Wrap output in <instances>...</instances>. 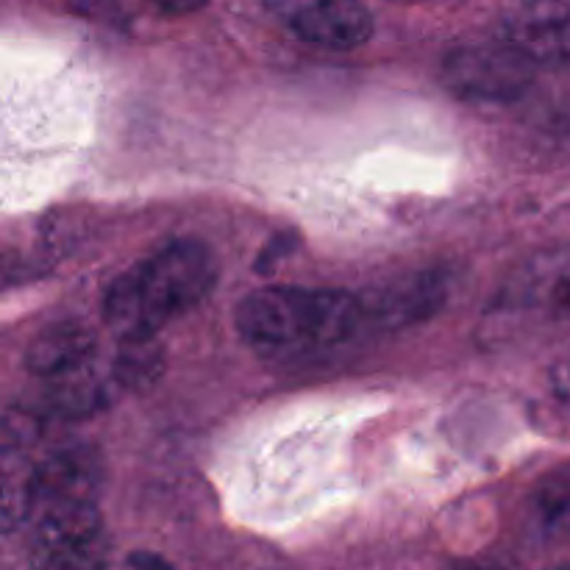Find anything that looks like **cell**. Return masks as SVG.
Listing matches in <instances>:
<instances>
[{
  "label": "cell",
  "instance_id": "cell-1",
  "mask_svg": "<svg viewBox=\"0 0 570 570\" xmlns=\"http://www.w3.org/2000/svg\"><path fill=\"white\" fill-rule=\"evenodd\" d=\"M217 282V259L200 239H176L115 278L104 317L120 340H154L198 306Z\"/></svg>",
  "mask_w": 570,
  "mask_h": 570
},
{
  "label": "cell",
  "instance_id": "cell-2",
  "mask_svg": "<svg viewBox=\"0 0 570 570\" xmlns=\"http://www.w3.org/2000/svg\"><path fill=\"white\" fill-rule=\"evenodd\" d=\"M362 321V298L345 289L265 287L237 306L239 334L262 351L328 348L354 337Z\"/></svg>",
  "mask_w": 570,
  "mask_h": 570
},
{
  "label": "cell",
  "instance_id": "cell-3",
  "mask_svg": "<svg viewBox=\"0 0 570 570\" xmlns=\"http://www.w3.org/2000/svg\"><path fill=\"white\" fill-rule=\"evenodd\" d=\"M31 521L33 570H106L109 543L98 501H45Z\"/></svg>",
  "mask_w": 570,
  "mask_h": 570
},
{
  "label": "cell",
  "instance_id": "cell-4",
  "mask_svg": "<svg viewBox=\"0 0 570 570\" xmlns=\"http://www.w3.org/2000/svg\"><path fill=\"white\" fill-rule=\"evenodd\" d=\"M534 67L507 39L465 45L445 56L443 83L462 100L473 104H512L523 98L534 81Z\"/></svg>",
  "mask_w": 570,
  "mask_h": 570
},
{
  "label": "cell",
  "instance_id": "cell-5",
  "mask_svg": "<svg viewBox=\"0 0 570 570\" xmlns=\"http://www.w3.org/2000/svg\"><path fill=\"white\" fill-rule=\"evenodd\" d=\"M273 14L321 48L354 50L373 37V14L362 0H267Z\"/></svg>",
  "mask_w": 570,
  "mask_h": 570
},
{
  "label": "cell",
  "instance_id": "cell-6",
  "mask_svg": "<svg viewBox=\"0 0 570 570\" xmlns=\"http://www.w3.org/2000/svg\"><path fill=\"white\" fill-rule=\"evenodd\" d=\"M504 39L532 65L570 67V3L568 0H518L504 17Z\"/></svg>",
  "mask_w": 570,
  "mask_h": 570
},
{
  "label": "cell",
  "instance_id": "cell-7",
  "mask_svg": "<svg viewBox=\"0 0 570 570\" xmlns=\"http://www.w3.org/2000/svg\"><path fill=\"white\" fill-rule=\"evenodd\" d=\"M39 504L45 501H98L104 468L95 449L65 445L37 465ZM37 504V507H39Z\"/></svg>",
  "mask_w": 570,
  "mask_h": 570
},
{
  "label": "cell",
  "instance_id": "cell-8",
  "mask_svg": "<svg viewBox=\"0 0 570 570\" xmlns=\"http://www.w3.org/2000/svg\"><path fill=\"white\" fill-rule=\"evenodd\" d=\"M95 348H98V340H95L92 328H87L83 323H53L31 340L26 351V367L33 376L48 382V379L67 376V373L92 365Z\"/></svg>",
  "mask_w": 570,
  "mask_h": 570
},
{
  "label": "cell",
  "instance_id": "cell-9",
  "mask_svg": "<svg viewBox=\"0 0 570 570\" xmlns=\"http://www.w3.org/2000/svg\"><path fill=\"white\" fill-rule=\"evenodd\" d=\"M115 387H120L115 373H100L92 362L76 373L48 379L45 406L59 417H89L109 406Z\"/></svg>",
  "mask_w": 570,
  "mask_h": 570
},
{
  "label": "cell",
  "instance_id": "cell-10",
  "mask_svg": "<svg viewBox=\"0 0 570 570\" xmlns=\"http://www.w3.org/2000/svg\"><path fill=\"white\" fill-rule=\"evenodd\" d=\"M443 284L421 276L415 282L382 289V293L362 295V306H365L367 321H379L382 326H404V323H415L432 315L443 304Z\"/></svg>",
  "mask_w": 570,
  "mask_h": 570
},
{
  "label": "cell",
  "instance_id": "cell-11",
  "mask_svg": "<svg viewBox=\"0 0 570 570\" xmlns=\"http://www.w3.org/2000/svg\"><path fill=\"white\" fill-rule=\"evenodd\" d=\"M518 289L534 304L570 306V243L534 256L523 271Z\"/></svg>",
  "mask_w": 570,
  "mask_h": 570
},
{
  "label": "cell",
  "instance_id": "cell-12",
  "mask_svg": "<svg viewBox=\"0 0 570 570\" xmlns=\"http://www.w3.org/2000/svg\"><path fill=\"white\" fill-rule=\"evenodd\" d=\"M39 504L37 465L26 460V451L3 449V529L14 532L28 523Z\"/></svg>",
  "mask_w": 570,
  "mask_h": 570
},
{
  "label": "cell",
  "instance_id": "cell-13",
  "mask_svg": "<svg viewBox=\"0 0 570 570\" xmlns=\"http://www.w3.org/2000/svg\"><path fill=\"white\" fill-rule=\"evenodd\" d=\"M534 532L549 543L570 540V471L551 473L532 495Z\"/></svg>",
  "mask_w": 570,
  "mask_h": 570
},
{
  "label": "cell",
  "instance_id": "cell-14",
  "mask_svg": "<svg viewBox=\"0 0 570 570\" xmlns=\"http://www.w3.org/2000/svg\"><path fill=\"white\" fill-rule=\"evenodd\" d=\"M117 384L122 390H145L159 379L161 348L154 340H120L115 362H111Z\"/></svg>",
  "mask_w": 570,
  "mask_h": 570
},
{
  "label": "cell",
  "instance_id": "cell-15",
  "mask_svg": "<svg viewBox=\"0 0 570 570\" xmlns=\"http://www.w3.org/2000/svg\"><path fill=\"white\" fill-rule=\"evenodd\" d=\"M551 393L566 410H570V351L551 367Z\"/></svg>",
  "mask_w": 570,
  "mask_h": 570
},
{
  "label": "cell",
  "instance_id": "cell-16",
  "mask_svg": "<svg viewBox=\"0 0 570 570\" xmlns=\"http://www.w3.org/2000/svg\"><path fill=\"white\" fill-rule=\"evenodd\" d=\"M154 3L159 6V9L165 11V14L181 17V14H193V11L204 9V6L209 3V0H154Z\"/></svg>",
  "mask_w": 570,
  "mask_h": 570
},
{
  "label": "cell",
  "instance_id": "cell-17",
  "mask_svg": "<svg viewBox=\"0 0 570 570\" xmlns=\"http://www.w3.org/2000/svg\"><path fill=\"white\" fill-rule=\"evenodd\" d=\"M131 566L137 570H170L159 557H150V554H137L131 557Z\"/></svg>",
  "mask_w": 570,
  "mask_h": 570
},
{
  "label": "cell",
  "instance_id": "cell-18",
  "mask_svg": "<svg viewBox=\"0 0 570 570\" xmlns=\"http://www.w3.org/2000/svg\"><path fill=\"white\" fill-rule=\"evenodd\" d=\"M551 570H570V566H562V568H551Z\"/></svg>",
  "mask_w": 570,
  "mask_h": 570
}]
</instances>
